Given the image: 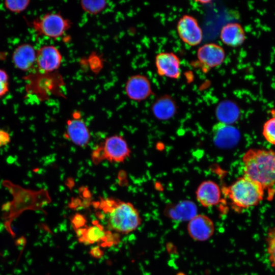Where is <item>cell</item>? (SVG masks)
<instances>
[{
	"label": "cell",
	"mask_w": 275,
	"mask_h": 275,
	"mask_svg": "<svg viewBox=\"0 0 275 275\" xmlns=\"http://www.w3.org/2000/svg\"><path fill=\"white\" fill-rule=\"evenodd\" d=\"M222 193L228 199L232 207L237 212L257 205L264 196V189L259 184L244 175L229 186L223 187Z\"/></svg>",
	"instance_id": "cell-3"
},
{
	"label": "cell",
	"mask_w": 275,
	"mask_h": 275,
	"mask_svg": "<svg viewBox=\"0 0 275 275\" xmlns=\"http://www.w3.org/2000/svg\"><path fill=\"white\" fill-rule=\"evenodd\" d=\"M26 22L38 37L45 36L54 40L63 36L72 25L71 21L60 12H47Z\"/></svg>",
	"instance_id": "cell-5"
},
{
	"label": "cell",
	"mask_w": 275,
	"mask_h": 275,
	"mask_svg": "<svg viewBox=\"0 0 275 275\" xmlns=\"http://www.w3.org/2000/svg\"><path fill=\"white\" fill-rule=\"evenodd\" d=\"M219 38L226 45L236 47L244 43L246 36L245 31L240 24L230 22L222 28Z\"/></svg>",
	"instance_id": "cell-16"
},
{
	"label": "cell",
	"mask_w": 275,
	"mask_h": 275,
	"mask_svg": "<svg viewBox=\"0 0 275 275\" xmlns=\"http://www.w3.org/2000/svg\"><path fill=\"white\" fill-rule=\"evenodd\" d=\"M10 141L9 133L0 129V147L8 144Z\"/></svg>",
	"instance_id": "cell-24"
},
{
	"label": "cell",
	"mask_w": 275,
	"mask_h": 275,
	"mask_svg": "<svg viewBox=\"0 0 275 275\" xmlns=\"http://www.w3.org/2000/svg\"><path fill=\"white\" fill-rule=\"evenodd\" d=\"M90 254L93 257L98 259L102 257L103 252L98 246H95L91 249Z\"/></svg>",
	"instance_id": "cell-26"
},
{
	"label": "cell",
	"mask_w": 275,
	"mask_h": 275,
	"mask_svg": "<svg viewBox=\"0 0 275 275\" xmlns=\"http://www.w3.org/2000/svg\"><path fill=\"white\" fill-rule=\"evenodd\" d=\"M25 82V91L28 95H34L40 101L51 96L65 98L63 88L65 85L62 75L58 71L41 72L35 68L22 77Z\"/></svg>",
	"instance_id": "cell-4"
},
{
	"label": "cell",
	"mask_w": 275,
	"mask_h": 275,
	"mask_svg": "<svg viewBox=\"0 0 275 275\" xmlns=\"http://www.w3.org/2000/svg\"><path fill=\"white\" fill-rule=\"evenodd\" d=\"M262 134L268 143L275 145V117L270 118L264 123Z\"/></svg>",
	"instance_id": "cell-22"
},
{
	"label": "cell",
	"mask_w": 275,
	"mask_h": 275,
	"mask_svg": "<svg viewBox=\"0 0 275 275\" xmlns=\"http://www.w3.org/2000/svg\"><path fill=\"white\" fill-rule=\"evenodd\" d=\"M130 154V150L125 139L121 135H114L104 141L92 153L94 163L103 160L110 162H122Z\"/></svg>",
	"instance_id": "cell-6"
},
{
	"label": "cell",
	"mask_w": 275,
	"mask_h": 275,
	"mask_svg": "<svg viewBox=\"0 0 275 275\" xmlns=\"http://www.w3.org/2000/svg\"><path fill=\"white\" fill-rule=\"evenodd\" d=\"M79 240L86 244H93L103 241L108 236L104 228L100 224H94L88 228L78 229Z\"/></svg>",
	"instance_id": "cell-18"
},
{
	"label": "cell",
	"mask_w": 275,
	"mask_h": 275,
	"mask_svg": "<svg viewBox=\"0 0 275 275\" xmlns=\"http://www.w3.org/2000/svg\"><path fill=\"white\" fill-rule=\"evenodd\" d=\"M155 65L158 75L178 79L181 74V62L178 56L172 52H161L155 58Z\"/></svg>",
	"instance_id": "cell-10"
},
{
	"label": "cell",
	"mask_w": 275,
	"mask_h": 275,
	"mask_svg": "<svg viewBox=\"0 0 275 275\" xmlns=\"http://www.w3.org/2000/svg\"><path fill=\"white\" fill-rule=\"evenodd\" d=\"M197 57L203 69L207 70L221 65L225 59L226 53L218 44L208 43L198 48Z\"/></svg>",
	"instance_id": "cell-11"
},
{
	"label": "cell",
	"mask_w": 275,
	"mask_h": 275,
	"mask_svg": "<svg viewBox=\"0 0 275 275\" xmlns=\"http://www.w3.org/2000/svg\"><path fill=\"white\" fill-rule=\"evenodd\" d=\"M177 31L180 39L189 46H196L202 41V30L197 19L191 15H184L179 19Z\"/></svg>",
	"instance_id": "cell-8"
},
{
	"label": "cell",
	"mask_w": 275,
	"mask_h": 275,
	"mask_svg": "<svg viewBox=\"0 0 275 275\" xmlns=\"http://www.w3.org/2000/svg\"><path fill=\"white\" fill-rule=\"evenodd\" d=\"M124 90L129 99L137 102L145 100L152 94L150 80L146 76L140 74L130 76L125 83Z\"/></svg>",
	"instance_id": "cell-9"
},
{
	"label": "cell",
	"mask_w": 275,
	"mask_h": 275,
	"mask_svg": "<svg viewBox=\"0 0 275 275\" xmlns=\"http://www.w3.org/2000/svg\"><path fill=\"white\" fill-rule=\"evenodd\" d=\"M25 239L23 237L18 238L16 241V244L17 245H22V244L25 243Z\"/></svg>",
	"instance_id": "cell-27"
},
{
	"label": "cell",
	"mask_w": 275,
	"mask_h": 275,
	"mask_svg": "<svg viewBox=\"0 0 275 275\" xmlns=\"http://www.w3.org/2000/svg\"><path fill=\"white\" fill-rule=\"evenodd\" d=\"M65 138L79 147H86L89 143L91 135L85 121L76 117L67 122Z\"/></svg>",
	"instance_id": "cell-14"
},
{
	"label": "cell",
	"mask_w": 275,
	"mask_h": 275,
	"mask_svg": "<svg viewBox=\"0 0 275 275\" xmlns=\"http://www.w3.org/2000/svg\"><path fill=\"white\" fill-rule=\"evenodd\" d=\"M265 239L268 261L275 269V227L269 229Z\"/></svg>",
	"instance_id": "cell-20"
},
{
	"label": "cell",
	"mask_w": 275,
	"mask_h": 275,
	"mask_svg": "<svg viewBox=\"0 0 275 275\" xmlns=\"http://www.w3.org/2000/svg\"><path fill=\"white\" fill-rule=\"evenodd\" d=\"M100 206L106 214L109 228L116 233L127 234L141 225L139 212L130 202L107 199L101 201Z\"/></svg>",
	"instance_id": "cell-2"
},
{
	"label": "cell",
	"mask_w": 275,
	"mask_h": 275,
	"mask_svg": "<svg viewBox=\"0 0 275 275\" xmlns=\"http://www.w3.org/2000/svg\"><path fill=\"white\" fill-rule=\"evenodd\" d=\"M107 2L103 0L88 1L80 2L82 10L90 15H97L103 12L107 6Z\"/></svg>",
	"instance_id": "cell-19"
},
{
	"label": "cell",
	"mask_w": 275,
	"mask_h": 275,
	"mask_svg": "<svg viewBox=\"0 0 275 275\" xmlns=\"http://www.w3.org/2000/svg\"><path fill=\"white\" fill-rule=\"evenodd\" d=\"M30 3V0H6L4 2V5L9 11L20 14L28 8Z\"/></svg>",
	"instance_id": "cell-21"
},
{
	"label": "cell",
	"mask_w": 275,
	"mask_h": 275,
	"mask_svg": "<svg viewBox=\"0 0 275 275\" xmlns=\"http://www.w3.org/2000/svg\"><path fill=\"white\" fill-rule=\"evenodd\" d=\"M37 50L31 44L24 43L18 45L12 55L14 67L22 71L29 72L35 68Z\"/></svg>",
	"instance_id": "cell-13"
},
{
	"label": "cell",
	"mask_w": 275,
	"mask_h": 275,
	"mask_svg": "<svg viewBox=\"0 0 275 275\" xmlns=\"http://www.w3.org/2000/svg\"><path fill=\"white\" fill-rule=\"evenodd\" d=\"M9 92V76L7 72L0 68V98Z\"/></svg>",
	"instance_id": "cell-23"
},
{
	"label": "cell",
	"mask_w": 275,
	"mask_h": 275,
	"mask_svg": "<svg viewBox=\"0 0 275 275\" xmlns=\"http://www.w3.org/2000/svg\"><path fill=\"white\" fill-rule=\"evenodd\" d=\"M175 110V103L173 98L168 95L159 97L154 101L152 106L154 115L159 119L171 117Z\"/></svg>",
	"instance_id": "cell-17"
},
{
	"label": "cell",
	"mask_w": 275,
	"mask_h": 275,
	"mask_svg": "<svg viewBox=\"0 0 275 275\" xmlns=\"http://www.w3.org/2000/svg\"><path fill=\"white\" fill-rule=\"evenodd\" d=\"M187 230L193 240L205 241L213 236L215 227L213 221L209 217L200 214H196L188 221Z\"/></svg>",
	"instance_id": "cell-12"
},
{
	"label": "cell",
	"mask_w": 275,
	"mask_h": 275,
	"mask_svg": "<svg viewBox=\"0 0 275 275\" xmlns=\"http://www.w3.org/2000/svg\"><path fill=\"white\" fill-rule=\"evenodd\" d=\"M85 219L81 215L75 216L72 220V223L75 228L77 229L84 226Z\"/></svg>",
	"instance_id": "cell-25"
},
{
	"label": "cell",
	"mask_w": 275,
	"mask_h": 275,
	"mask_svg": "<svg viewBox=\"0 0 275 275\" xmlns=\"http://www.w3.org/2000/svg\"><path fill=\"white\" fill-rule=\"evenodd\" d=\"M244 176L269 190L275 186V151L250 149L242 158Z\"/></svg>",
	"instance_id": "cell-1"
},
{
	"label": "cell",
	"mask_w": 275,
	"mask_h": 275,
	"mask_svg": "<svg viewBox=\"0 0 275 275\" xmlns=\"http://www.w3.org/2000/svg\"><path fill=\"white\" fill-rule=\"evenodd\" d=\"M63 60L59 49L53 45H44L37 50L35 69L41 72L58 71Z\"/></svg>",
	"instance_id": "cell-7"
},
{
	"label": "cell",
	"mask_w": 275,
	"mask_h": 275,
	"mask_svg": "<svg viewBox=\"0 0 275 275\" xmlns=\"http://www.w3.org/2000/svg\"><path fill=\"white\" fill-rule=\"evenodd\" d=\"M222 190L215 182L206 180L202 182L196 191L197 201L203 207H210L218 205L222 198Z\"/></svg>",
	"instance_id": "cell-15"
}]
</instances>
